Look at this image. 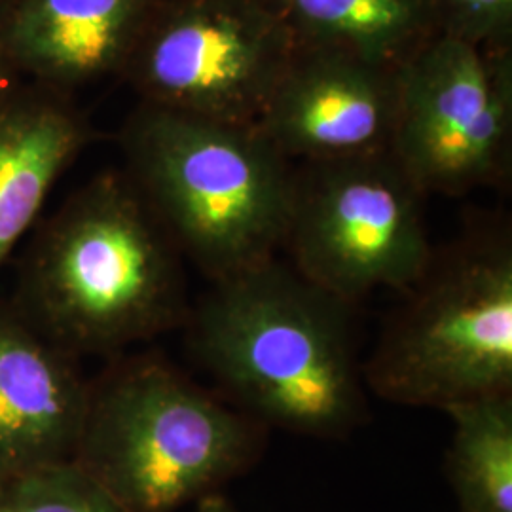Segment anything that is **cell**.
<instances>
[{"mask_svg": "<svg viewBox=\"0 0 512 512\" xmlns=\"http://www.w3.org/2000/svg\"><path fill=\"white\" fill-rule=\"evenodd\" d=\"M294 52L266 0H158L122 76L141 103L256 126Z\"/></svg>", "mask_w": 512, "mask_h": 512, "instance_id": "7", "label": "cell"}, {"mask_svg": "<svg viewBox=\"0 0 512 512\" xmlns=\"http://www.w3.org/2000/svg\"><path fill=\"white\" fill-rule=\"evenodd\" d=\"M421 200L391 152L294 165L281 251L294 272L349 306L378 289L404 293L435 251Z\"/></svg>", "mask_w": 512, "mask_h": 512, "instance_id": "6", "label": "cell"}, {"mask_svg": "<svg viewBox=\"0 0 512 512\" xmlns=\"http://www.w3.org/2000/svg\"><path fill=\"white\" fill-rule=\"evenodd\" d=\"M196 512H239V509L226 495L213 494L196 503Z\"/></svg>", "mask_w": 512, "mask_h": 512, "instance_id": "18", "label": "cell"}, {"mask_svg": "<svg viewBox=\"0 0 512 512\" xmlns=\"http://www.w3.org/2000/svg\"><path fill=\"white\" fill-rule=\"evenodd\" d=\"M399 67L296 48L256 128L289 162L384 154L397 116Z\"/></svg>", "mask_w": 512, "mask_h": 512, "instance_id": "9", "label": "cell"}, {"mask_svg": "<svg viewBox=\"0 0 512 512\" xmlns=\"http://www.w3.org/2000/svg\"><path fill=\"white\" fill-rule=\"evenodd\" d=\"M511 148V48L435 35L399 67L389 152L423 196L505 183Z\"/></svg>", "mask_w": 512, "mask_h": 512, "instance_id": "8", "label": "cell"}, {"mask_svg": "<svg viewBox=\"0 0 512 512\" xmlns=\"http://www.w3.org/2000/svg\"><path fill=\"white\" fill-rule=\"evenodd\" d=\"M88 387L80 359L0 300V471L73 459Z\"/></svg>", "mask_w": 512, "mask_h": 512, "instance_id": "11", "label": "cell"}, {"mask_svg": "<svg viewBox=\"0 0 512 512\" xmlns=\"http://www.w3.org/2000/svg\"><path fill=\"white\" fill-rule=\"evenodd\" d=\"M183 255L122 171H103L38 228L10 302L76 359H112L183 329Z\"/></svg>", "mask_w": 512, "mask_h": 512, "instance_id": "2", "label": "cell"}, {"mask_svg": "<svg viewBox=\"0 0 512 512\" xmlns=\"http://www.w3.org/2000/svg\"><path fill=\"white\" fill-rule=\"evenodd\" d=\"M454 431L446 478L458 512H512V395L446 410Z\"/></svg>", "mask_w": 512, "mask_h": 512, "instance_id": "14", "label": "cell"}, {"mask_svg": "<svg viewBox=\"0 0 512 512\" xmlns=\"http://www.w3.org/2000/svg\"><path fill=\"white\" fill-rule=\"evenodd\" d=\"M19 84H23V80L19 78L18 73L14 71V67L10 65V61L6 59V55L0 48V101L14 92Z\"/></svg>", "mask_w": 512, "mask_h": 512, "instance_id": "17", "label": "cell"}, {"mask_svg": "<svg viewBox=\"0 0 512 512\" xmlns=\"http://www.w3.org/2000/svg\"><path fill=\"white\" fill-rule=\"evenodd\" d=\"M2 4H4V0H0V6H2Z\"/></svg>", "mask_w": 512, "mask_h": 512, "instance_id": "19", "label": "cell"}, {"mask_svg": "<svg viewBox=\"0 0 512 512\" xmlns=\"http://www.w3.org/2000/svg\"><path fill=\"white\" fill-rule=\"evenodd\" d=\"M363 365L387 403L437 408L512 395V236L475 224L404 291Z\"/></svg>", "mask_w": 512, "mask_h": 512, "instance_id": "5", "label": "cell"}, {"mask_svg": "<svg viewBox=\"0 0 512 512\" xmlns=\"http://www.w3.org/2000/svg\"><path fill=\"white\" fill-rule=\"evenodd\" d=\"M90 139V124L67 93L19 84L0 101V266Z\"/></svg>", "mask_w": 512, "mask_h": 512, "instance_id": "12", "label": "cell"}, {"mask_svg": "<svg viewBox=\"0 0 512 512\" xmlns=\"http://www.w3.org/2000/svg\"><path fill=\"white\" fill-rule=\"evenodd\" d=\"M124 173L211 283L283 249L294 165L256 126L141 103L120 133Z\"/></svg>", "mask_w": 512, "mask_h": 512, "instance_id": "4", "label": "cell"}, {"mask_svg": "<svg viewBox=\"0 0 512 512\" xmlns=\"http://www.w3.org/2000/svg\"><path fill=\"white\" fill-rule=\"evenodd\" d=\"M0 512H126L74 459L0 471Z\"/></svg>", "mask_w": 512, "mask_h": 512, "instance_id": "15", "label": "cell"}, {"mask_svg": "<svg viewBox=\"0 0 512 512\" xmlns=\"http://www.w3.org/2000/svg\"><path fill=\"white\" fill-rule=\"evenodd\" d=\"M439 35L480 48H511L512 0H433Z\"/></svg>", "mask_w": 512, "mask_h": 512, "instance_id": "16", "label": "cell"}, {"mask_svg": "<svg viewBox=\"0 0 512 512\" xmlns=\"http://www.w3.org/2000/svg\"><path fill=\"white\" fill-rule=\"evenodd\" d=\"M158 0H4L0 48L27 84L71 95L122 74Z\"/></svg>", "mask_w": 512, "mask_h": 512, "instance_id": "10", "label": "cell"}, {"mask_svg": "<svg viewBox=\"0 0 512 512\" xmlns=\"http://www.w3.org/2000/svg\"><path fill=\"white\" fill-rule=\"evenodd\" d=\"M296 48L401 67L439 35L433 0H266Z\"/></svg>", "mask_w": 512, "mask_h": 512, "instance_id": "13", "label": "cell"}, {"mask_svg": "<svg viewBox=\"0 0 512 512\" xmlns=\"http://www.w3.org/2000/svg\"><path fill=\"white\" fill-rule=\"evenodd\" d=\"M217 393L262 427L348 439L366 421L353 306L272 258L211 283L184 323Z\"/></svg>", "mask_w": 512, "mask_h": 512, "instance_id": "1", "label": "cell"}, {"mask_svg": "<svg viewBox=\"0 0 512 512\" xmlns=\"http://www.w3.org/2000/svg\"><path fill=\"white\" fill-rule=\"evenodd\" d=\"M268 429L162 353H122L90 378L73 459L126 512H175L262 458Z\"/></svg>", "mask_w": 512, "mask_h": 512, "instance_id": "3", "label": "cell"}]
</instances>
